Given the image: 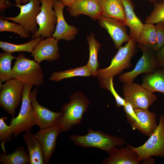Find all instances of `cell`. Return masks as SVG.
I'll list each match as a JSON object with an SVG mask.
<instances>
[{
	"instance_id": "b9f144b4",
	"label": "cell",
	"mask_w": 164,
	"mask_h": 164,
	"mask_svg": "<svg viewBox=\"0 0 164 164\" xmlns=\"http://www.w3.org/2000/svg\"><path fill=\"white\" fill-rule=\"evenodd\" d=\"M149 1L151 2H154L155 1H163L164 0H148Z\"/></svg>"
},
{
	"instance_id": "3957f363",
	"label": "cell",
	"mask_w": 164,
	"mask_h": 164,
	"mask_svg": "<svg viewBox=\"0 0 164 164\" xmlns=\"http://www.w3.org/2000/svg\"><path fill=\"white\" fill-rule=\"evenodd\" d=\"M70 139L76 145L84 148H96L107 152L114 147H121L125 143L124 139L121 137L91 128H88L87 133L84 135H71Z\"/></svg>"
},
{
	"instance_id": "277c9868",
	"label": "cell",
	"mask_w": 164,
	"mask_h": 164,
	"mask_svg": "<svg viewBox=\"0 0 164 164\" xmlns=\"http://www.w3.org/2000/svg\"><path fill=\"white\" fill-rule=\"evenodd\" d=\"M12 69V78L23 84H31L37 87L44 83L43 71L39 64L25 57L23 53L18 55Z\"/></svg>"
},
{
	"instance_id": "ba28073f",
	"label": "cell",
	"mask_w": 164,
	"mask_h": 164,
	"mask_svg": "<svg viewBox=\"0 0 164 164\" xmlns=\"http://www.w3.org/2000/svg\"><path fill=\"white\" fill-rule=\"evenodd\" d=\"M122 91L124 98L131 104L134 110H148L149 107L157 99L153 93L145 88L141 85L133 82L124 84Z\"/></svg>"
},
{
	"instance_id": "9c48e42d",
	"label": "cell",
	"mask_w": 164,
	"mask_h": 164,
	"mask_svg": "<svg viewBox=\"0 0 164 164\" xmlns=\"http://www.w3.org/2000/svg\"><path fill=\"white\" fill-rule=\"evenodd\" d=\"M23 84L14 78L6 81L0 91V106L12 117L22 100Z\"/></svg>"
},
{
	"instance_id": "d6986e66",
	"label": "cell",
	"mask_w": 164,
	"mask_h": 164,
	"mask_svg": "<svg viewBox=\"0 0 164 164\" xmlns=\"http://www.w3.org/2000/svg\"><path fill=\"white\" fill-rule=\"evenodd\" d=\"M122 1L125 11L124 23L129 28V36L137 42L144 24L135 14V5L132 0Z\"/></svg>"
},
{
	"instance_id": "6da1fadb",
	"label": "cell",
	"mask_w": 164,
	"mask_h": 164,
	"mask_svg": "<svg viewBox=\"0 0 164 164\" xmlns=\"http://www.w3.org/2000/svg\"><path fill=\"white\" fill-rule=\"evenodd\" d=\"M137 42L134 38H130L125 45L118 49L107 67L98 69L97 77L103 89L108 90L111 79L121 73L124 70L132 66V59L136 51Z\"/></svg>"
},
{
	"instance_id": "7c38bea8",
	"label": "cell",
	"mask_w": 164,
	"mask_h": 164,
	"mask_svg": "<svg viewBox=\"0 0 164 164\" xmlns=\"http://www.w3.org/2000/svg\"><path fill=\"white\" fill-rule=\"evenodd\" d=\"M97 20L99 25L108 32L114 43L116 49H118L123 43L129 40V35L123 22L102 15Z\"/></svg>"
},
{
	"instance_id": "74e56055",
	"label": "cell",
	"mask_w": 164,
	"mask_h": 164,
	"mask_svg": "<svg viewBox=\"0 0 164 164\" xmlns=\"http://www.w3.org/2000/svg\"><path fill=\"white\" fill-rule=\"evenodd\" d=\"M155 159L152 157H148L144 159L142 162V164H155Z\"/></svg>"
},
{
	"instance_id": "8992f818",
	"label": "cell",
	"mask_w": 164,
	"mask_h": 164,
	"mask_svg": "<svg viewBox=\"0 0 164 164\" xmlns=\"http://www.w3.org/2000/svg\"><path fill=\"white\" fill-rule=\"evenodd\" d=\"M127 145L137 153L141 162L149 157H164V115L160 116L157 127L143 145L136 147Z\"/></svg>"
},
{
	"instance_id": "603a6c76",
	"label": "cell",
	"mask_w": 164,
	"mask_h": 164,
	"mask_svg": "<svg viewBox=\"0 0 164 164\" xmlns=\"http://www.w3.org/2000/svg\"><path fill=\"white\" fill-rule=\"evenodd\" d=\"M134 110L140 122L138 131L143 134L150 136L158 126L155 114L149 110L140 109Z\"/></svg>"
},
{
	"instance_id": "5bb4252c",
	"label": "cell",
	"mask_w": 164,
	"mask_h": 164,
	"mask_svg": "<svg viewBox=\"0 0 164 164\" xmlns=\"http://www.w3.org/2000/svg\"><path fill=\"white\" fill-rule=\"evenodd\" d=\"M37 92L38 88L36 87L31 92L30 98L36 125L40 129H42L54 125L55 122L61 115V112L51 111L40 104L36 98Z\"/></svg>"
},
{
	"instance_id": "8d00e7d4",
	"label": "cell",
	"mask_w": 164,
	"mask_h": 164,
	"mask_svg": "<svg viewBox=\"0 0 164 164\" xmlns=\"http://www.w3.org/2000/svg\"><path fill=\"white\" fill-rule=\"evenodd\" d=\"M9 0H0V13L2 14L5 11L6 9L10 8L11 3L9 1Z\"/></svg>"
},
{
	"instance_id": "d4e9b609",
	"label": "cell",
	"mask_w": 164,
	"mask_h": 164,
	"mask_svg": "<svg viewBox=\"0 0 164 164\" xmlns=\"http://www.w3.org/2000/svg\"><path fill=\"white\" fill-rule=\"evenodd\" d=\"M137 43L146 48L155 51L157 46L156 33L155 26L150 23H145L137 40Z\"/></svg>"
},
{
	"instance_id": "44dd1931",
	"label": "cell",
	"mask_w": 164,
	"mask_h": 164,
	"mask_svg": "<svg viewBox=\"0 0 164 164\" xmlns=\"http://www.w3.org/2000/svg\"><path fill=\"white\" fill-rule=\"evenodd\" d=\"M101 8V15L123 22L124 8L122 0H97Z\"/></svg>"
},
{
	"instance_id": "ac0fdd59",
	"label": "cell",
	"mask_w": 164,
	"mask_h": 164,
	"mask_svg": "<svg viewBox=\"0 0 164 164\" xmlns=\"http://www.w3.org/2000/svg\"><path fill=\"white\" fill-rule=\"evenodd\" d=\"M107 152L109 156L104 158L101 164H140L137 153L127 146L118 148L115 147Z\"/></svg>"
},
{
	"instance_id": "7a4b0ae2",
	"label": "cell",
	"mask_w": 164,
	"mask_h": 164,
	"mask_svg": "<svg viewBox=\"0 0 164 164\" xmlns=\"http://www.w3.org/2000/svg\"><path fill=\"white\" fill-rule=\"evenodd\" d=\"M69 99V101L62 106L61 114L54 124L60 133L70 130L74 125H79L90 104L88 99L81 92L71 94Z\"/></svg>"
},
{
	"instance_id": "484cf974",
	"label": "cell",
	"mask_w": 164,
	"mask_h": 164,
	"mask_svg": "<svg viewBox=\"0 0 164 164\" xmlns=\"http://www.w3.org/2000/svg\"><path fill=\"white\" fill-rule=\"evenodd\" d=\"M91 74L86 65L63 71L52 72L49 79L51 81L59 82L65 78L77 76L89 77Z\"/></svg>"
},
{
	"instance_id": "5b68a950",
	"label": "cell",
	"mask_w": 164,
	"mask_h": 164,
	"mask_svg": "<svg viewBox=\"0 0 164 164\" xmlns=\"http://www.w3.org/2000/svg\"><path fill=\"white\" fill-rule=\"evenodd\" d=\"M33 85L31 84L23 85L20 112L17 117H12L10 121V125L12 126L15 138L22 132L30 131L33 126L36 125L30 98L31 91Z\"/></svg>"
},
{
	"instance_id": "e575fe53",
	"label": "cell",
	"mask_w": 164,
	"mask_h": 164,
	"mask_svg": "<svg viewBox=\"0 0 164 164\" xmlns=\"http://www.w3.org/2000/svg\"><path fill=\"white\" fill-rule=\"evenodd\" d=\"M113 79H111L110 80V84L108 91H110L114 97L116 102L117 108L124 107L126 101L124 98H122L120 96L115 90L114 86Z\"/></svg>"
},
{
	"instance_id": "1f68e13d",
	"label": "cell",
	"mask_w": 164,
	"mask_h": 164,
	"mask_svg": "<svg viewBox=\"0 0 164 164\" xmlns=\"http://www.w3.org/2000/svg\"><path fill=\"white\" fill-rule=\"evenodd\" d=\"M7 119L5 117L0 118V141L3 144L11 141L14 136L12 126L7 125L5 121Z\"/></svg>"
},
{
	"instance_id": "4fadbf2b",
	"label": "cell",
	"mask_w": 164,
	"mask_h": 164,
	"mask_svg": "<svg viewBox=\"0 0 164 164\" xmlns=\"http://www.w3.org/2000/svg\"><path fill=\"white\" fill-rule=\"evenodd\" d=\"M65 6L60 0L56 1L53 4V8L56 12L57 22L52 37L58 41L61 39L66 41L72 40L78 32L76 27L68 25L65 20L63 14Z\"/></svg>"
},
{
	"instance_id": "60d3db41",
	"label": "cell",
	"mask_w": 164,
	"mask_h": 164,
	"mask_svg": "<svg viewBox=\"0 0 164 164\" xmlns=\"http://www.w3.org/2000/svg\"><path fill=\"white\" fill-rule=\"evenodd\" d=\"M29 0H22V4L25 5L28 2Z\"/></svg>"
},
{
	"instance_id": "52a82bcc",
	"label": "cell",
	"mask_w": 164,
	"mask_h": 164,
	"mask_svg": "<svg viewBox=\"0 0 164 164\" xmlns=\"http://www.w3.org/2000/svg\"><path fill=\"white\" fill-rule=\"evenodd\" d=\"M40 0H29L25 5H12L19 8L20 12L15 17L0 16V18L11 20L22 25L29 35L35 34L38 30L36 20L37 15L40 12L41 6Z\"/></svg>"
},
{
	"instance_id": "7402d4cb",
	"label": "cell",
	"mask_w": 164,
	"mask_h": 164,
	"mask_svg": "<svg viewBox=\"0 0 164 164\" xmlns=\"http://www.w3.org/2000/svg\"><path fill=\"white\" fill-rule=\"evenodd\" d=\"M141 85L152 93L164 94V70L158 67L151 73H145L142 77Z\"/></svg>"
},
{
	"instance_id": "ffe728a7",
	"label": "cell",
	"mask_w": 164,
	"mask_h": 164,
	"mask_svg": "<svg viewBox=\"0 0 164 164\" xmlns=\"http://www.w3.org/2000/svg\"><path fill=\"white\" fill-rule=\"evenodd\" d=\"M23 140L26 145L29 164H44L40 144L35 134L30 131L23 135Z\"/></svg>"
},
{
	"instance_id": "f35d334b",
	"label": "cell",
	"mask_w": 164,
	"mask_h": 164,
	"mask_svg": "<svg viewBox=\"0 0 164 164\" xmlns=\"http://www.w3.org/2000/svg\"><path fill=\"white\" fill-rule=\"evenodd\" d=\"M65 6L68 7L76 0H60Z\"/></svg>"
},
{
	"instance_id": "836d02e7",
	"label": "cell",
	"mask_w": 164,
	"mask_h": 164,
	"mask_svg": "<svg viewBox=\"0 0 164 164\" xmlns=\"http://www.w3.org/2000/svg\"><path fill=\"white\" fill-rule=\"evenodd\" d=\"M155 27L157 40L156 51L164 45V22L156 24Z\"/></svg>"
},
{
	"instance_id": "ab89813d",
	"label": "cell",
	"mask_w": 164,
	"mask_h": 164,
	"mask_svg": "<svg viewBox=\"0 0 164 164\" xmlns=\"http://www.w3.org/2000/svg\"><path fill=\"white\" fill-rule=\"evenodd\" d=\"M16 5H22V0H15Z\"/></svg>"
},
{
	"instance_id": "d6a6232c",
	"label": "cell",
	"mask_w": 164,
	"mask_h": 164,
	"mask_svg": "<svg viewBox=\"0 0 164 164\" xmlns=\"http://www.w3.org/2000/svg\"><path fill=\"white\" fill-rule=\"evenodd\" d=\"M123 107V110L126 113L127 121L133 129L138 130L140 122L132 106L129 103L126 102Z\"/></svg>"
},
{
	"instance_id": "4dcf8cb0",
	"label": "cell",
	"mask_w": 164,
	"mask_h": 164,
	"mask_svg": "<svg viewBox=\"0 0 164 164\" xmlns=\"http://www.w3.org/2000/svg\"><path fill=\"white\" fill-rule=\"evenodd\" d=\"M154 8L145 20V23L153 24L164 22V0L154 2Z\"/></svg>"
},
{
	"instance_id": "30bf717a",
	"label": "cell",
	"mask_w": 164,
	"mask_h": 164,
	"mask_svg": "<svg viewBox=\"0 0 164 164\" xmlns=\"http://www.w3.org/2000/svg\"><path fill=\"white\" fill-rule=\"evenodd\" d=\"M40 0L41 9L36 17L39 29L35 34L30 36L32 39L40 37L51 38L55 30L57 18L55 11L53 8L54 2L57 0Z\"/></svg>"
},
{
	"instance_id": "2e32d148",
	"label": "cell",
	"mask_w": 164,
	"mask_h": 164,
	"mask_svg": "<svg viewBox=\"0 0 164 164\" xmlns=\"http://www.w3.org/2000/svg\"><path fill=\"white\" fill-rule=\"evenodd\" d=\"M60 132L53 125L40 130L35 135L40 144L45 164L49 163L56 146V140Z\"/></svg>"
},
{
	"instance_id": "f546056e",
	"label": "cell",
	"mask_w": 164,
	"mask_h": 164,
	"mask_svg": "<svg viewBox=\"0 0 164 164\" xmlns=\"http://www.w3.org/2000/svg\"><path fill=\"white\" fill-rule=\"evenodd\" d=\"M9 32L18 34L20 37L24 38L30 36L26 31L23 27L17 23L11 22L8 20L0 19V32Z\"/></svg>"
},
{
	"instance_id": "4316f807",
	"label": "cell",
	"mask_w": 164,
	"mask_h": 164,
	"mask_svg": "<svg viewBox=\"0 0 164 164\" xmlns=\"http://www.w3.org/2000/svg\"><path fill=\"white\" fill-rule=\"evenodd\" d=\"M0 162L3 164H27L29 162V156L22 146L17 147L12 153L0 155Z\"/></svg>"
},
{
	"instance_id": "cb8c5ba5",
	"label": "cell",
	"mask_w": 164,
	"mask_h": 164,
	"mask_svg": "<svg viewBox=\"0 0 164 164\" xmlns=\"http://www.w3.org/2000/svg\"><path fill=\"white\" fill-rule=\"evenodd\" d=\"M86 39L88 44L89 56L88 62L86 65L89 69L91 75L97 77L99 66L97 55L101 45L95 39L94 33L91 32L87 35Z\"/></svg>"
},
{
	"instance_id": "f1b7e54d",
	"label": "cell",
	"mask_w": 164,
	"mask_h": 164,
	"mask_svg": "<svg viewBox=\"0 0 164 164\" xmlns=\"http://www.w3.org/2000/svg\"><path fill=\"white\" fill-rule=\"evenodd\" d=\"M16 58L11 53L4 52L0 54V80L2 82L13 78L11 64L12 60Z\"/></svg>"
},
{
	"instance_id": "e0dca14e",
	"label": "cell",
	"mask_w": 164,
	"mask_h": 164,
	"mask_svg": "<svg viewBox=\"0 0 164 164\" xmlns=\"http://www.w3.org/2000/svg\"><path fill=\"white\" fill-rule=\"evenodd\" d=\"M67 11L73 17L86 15L94 21L97 20L102 13L97 0H76L67 7Z\"/></svg>"
},
{
	"instance_id": "83f0119b",
	"label": "cell",
	"mask_w": 164,
	"mask_h": 164,
	"mask_svg": "<svg viewBox=\"0 0 164 164\" xmlns=\"http://www.w3.org/2000/svg\"><path fill=\"white\" fill-rule=\"evenodd\" d=\"M42 37L32 39L27 43L15 44L0 41V48L4 52L11 53L17 52H27L32 53L37 44L43 39Z\"/></svg>"
},
{
	"instance_id": "d590c367",
	"label": "cell",
	"mask_w": 164,
	"mask_h": 164,
	"mask_svg": "<svg viewBox=\"0 0 164 164\" xmlns=\"http://www.w3.org/2000/svg\"><path fill=\"white\" fill-rule=\"evenodd\" d=\"M155 56L158 67L164 70V45L158 50L155 51Z\"/></svg>"
},
{
	"instance_id": "9a60e30c",
	"label": "cell",
	"mask_w": 164,
	"mask_h": 164,
	"mask_svg": "<svg viewBox=\"0 0 164 164\" xmlns=\"http://www.w3.org/2000/svg\"><path fill=\"white\" fill-rule=\"evenodd\" d=\"M58 41L53 37L43 39L32 53L34 60L39 64L43 60L51 62L58 60L60 57Z\"/></svg>"
},
{
	"instance_id": "8fae6325",
	"label": "cell",
	"mask_w": 164,
	"mask_h": 164,
	"mask_svg": "<svg viewBox=\"0 0 164 164\" xmlns=\"http://www.w3.org/2000/svg\"><path fill=\"white\" fill-rule=\"evenodd\" d=\"M137 46L142 52V56L132 70L122 73L118 76L119 80L124 84L133 82L140 74L151 73L158 67L155 51L147 49L139 43H137Z\"/></svg>"
}]
</instances>
